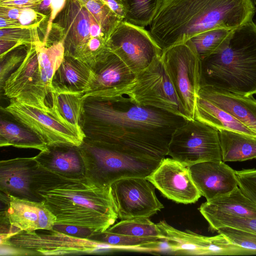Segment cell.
I'll return each mask as SVG.
<instances>
[{"mask_svg":"<svg viewBox=\"0 0 256 256\" xmlns=\"http://www.w3.org/2000/svg\"><path fill=\"white\" fill-rule=\"evenodd\" d=\"M26 52L20 49L8 54L0 59V86L2 90L4 82L8 78L20 65L24 60Z\"/></svg>","mask_w":256,"mask_h":256,"instance_id":"d590c367","label":"cell"},{"mask_svg":"<svg viewBox=\"0 0 256 256\" xmlns=\"http://www.w3.org/2000/svg\"><path fill=\"white\" fill-rule=\"evenodd\" d=\"M146 178L164 196L177 203H194L202 196L188 167L172 158H164Z\"/></svg>","mask_w":256,"mask_h":256,"instance_id":"9a60e30c","label":"cell"},{"mask_svg":"<svg viewBox=\"0 0 256 256\" xmlns=\"http://www.w3.org/2000/svg\"><path fill=\"white\" fill-rule=\"evenodd\" d=\"M53 229L69 235L82 238H89L94 233L90 229L72 225L55 224Z\"/></svg>","mask_w":256,"mask_h":256,"instance_id":"74e56055","label":"cell"},{"mask_svg":"<svg viewBox=\"0 0 256 256\" xmlns=\"http://www.w3.org/2000/svg\"><path fill=\"white\" fill-rule=\"evenodd\" d=\"M2 111L36 134L48 146H80L85 136L64 125L50 114L14 99Z\"/></svg>","mask_w":256,"mask_h":256,"instance_id":"7c38bea8","label":"cell"},{"mask_svg":"<svg viewBox=\"0 0 256 256\" xmlns=\"http://www.w3.org/2000/svg\"><path fill=\"white\" fill-rule=\"evenodd\" d=\"M94 70L90 88L83 95L84 100L105 99L125 94L135 81L136 74L111 51Z\"/></svg>","mask_w":256,"mask_h":256,"instance_id":"2e32d148","label":"cell"},{"mask_svg":"<svg viewBox=\"0 0 256 256\" xmlns=\"http://www.w3.org/2000/svg\"><path fill=\"white\" fill-rule=\"evenodd\" d=\"M236 174L238 188L256 204V169L236 170Z\"/></svg>","mask_w":256,"mask_h":256,"instance_id":"8d00e7d4","label":"cell"},{"mask_svg":"<svg viewBox=\"0 0 256 256\" xmlns=\"http://www.w3.org/2000/svg\"><path fill=\"white\" fill-rule=\"evenodd\" d=\"M88 238L101 242L111 250H121L144 252L160 251L164 240L153 238H138L110 232L107 230L95 232Z\"/></svg>","mask_w":256,"mask_h":256,"instance_id":"4316f807","label":"cell"},{"mask_svg":"<svg viewBox=\"0 0 256 256\" xmlns=\"http://www.w3.org/2000/svg\"><path fill=\"white\" fill-rule=\"evenodd\" d=\"M216 232L232 244L252 250L256 254V234L227 226L219 228Z\"/></svg>","mask_w":256,"mask_h":256,"instance_id":"e575fe53","label":"cell"},{"mask_svg":"<svg viewBox=\"0 0 256 256\" xmlns=\"http://www.w3.org/2000/svg\"><path fill=\"white\" fill-rule=\"evenodd\" d=\"M32 188L56 218V223L103 232L118 218L110 186L98 185L86 177L62 176L38 164Z\"/></svg>","mask_w":256,"mask_h":256,"instance_id":"7a4b0ae2","label":"cell"},{"mask_svg":"<svg viewBox=\"0 0 256 256\" xmlns=\"http://www.w3.org/2000/svg\"><path fill=\"white\" fill-rule=\"evenodd\" d=\"M210 230L216 231L223 226H230L256 234V218L222 216L206 220Z\"/></svg>","mask_w":256,"mask_h":256,"instance_id":"836d02e7","label":"cell"},{"mask_svg":"<svg viewBox=\"0 0 256 256\" xmlns=\"http://www.w3.org/2000/svg\"><path fill=\"white\" fill-rule=\"evenodd\" d=\"M198 96L228 112L256 134V100L210 86H201Z\"/></svg>","mask_w":256,"mask_h":256,"instance_id":"d6986e66","label":"cell"},{"mask_svg":"<svg viewBox=\"0 0 256 256\" xmlns=\"http://www.w3.org/2000/svg\"><path fill=\"white\" fill-rule=\"evenodd\" d=\"M62 42L64 55L86 64L93 70L110 52L102 28L79 0H66L54 20L52 30Z\"/></svg>","mask_w":256,"mask_h":256,"instance_id":"5b68a950","label":"cell"},{"mask_svg":"<svg viewBox=\"0 0 256 256\" xmlns=\"http://www.w3.org/2000/svg\"><path fill=\"white\" fill-rule=\"evenodd\" d=\"M120 18L124 20L126 14L125 0H101Z\"/></svg>","mask_w":256,"mask_h":256,"instance_id":"60d3db41","label":"cell"},{"mask_svg":"<svg viewBox=\"0 0 256 256\" xmlns=\"http://www.w3.org/2000/svg\"><path fill=\"white\" fill-rule=\"evenodd\" d=\"M94 77V70L91 67L72 56L64 55L52 80L53 91L84 94L90 89Z\"/></svg>","mask_w":256,"mask_h":256,"instance_id":"44dd1931","label":"cell"},{"mask_svg":"<svg viewBox=\"0 0 256 256\" xmlns=\"http://www.w3.org/2000/svg\"><path fill=\"white\" fill-rule=\"evenodd\" d=\"M34 157L40 166L62 176L74 178L86 177L79 146H48L47 150L40 152Z\"/></svg>","mask_w":256,"mask_h":256,"instance_id":"ffe728a7","label":"cell"},{"mask_svg":"<svg viewBox=\"0 0 256 256\" xmlns=\"http://www.w3.org/2000/svg\"><path fill=\"white\" fill-rule=\"evenodd\" d=\"M96 19L108 40L123 21L101 0H79Z\"/></svg>","mask_w":256,"mask_h":256,"instance_id":"f546056e","label":"cell"},{"mask_svg":"<svg viewBox=\"0 0 256 256\" xmlns=\"http://www.w3.org/2000/svg\"><path fill=\"white\" fill-rule=\"evenodd\" d=\"M110 188L118 218L122 220L150 218L164 208L156 196L155 186L146 178H122Z\"/></svg>","mask_w":256,"mask_h":256,"instance_id":"4fadbf2b","label":"cell"},{"mask_svg":"<svg viewBox=\"0 0 256 256\" xmlns=\"http://www.w3.org/2000/svg\"><path fill=\"white\" fill-rule=\"evenodd\" d=\"M78 92L53 91L50 114L60 122L85 136L81 127L84 99Z\"/></svg>","mask_w":256,"mask_h":256,"instance_id":"603a6c76","label":"cell"},{"mask_svg":"<svg viewBox=\"0 0 256 256\" xmlns=\"http://www.w3.org/2000/svg\"><path fill=\"white\" fill-rule=\"evenodd\" d=\"M162 0H125L124 20L144 28L151 24Z\"/></svg>","mask_w":256,"mask_h":256,"instance_id":"f1b7e54d","label":"cell"},{"mask_svg":"<svg viewBox=\"0 0 256 256\" xmlns=\"http://www.w3.org/2000/svg\"><path fill=\"white\" fill-rule=\"evenodd\" d=\"M0 146L22 148H33L45 152L47 145L34 132L15 120L1 118L0 120Z\"/></svg>","mask_w":256,"mask_h":256,"instance_id":"484cf974","label":"cell"},{"mask_svg":"<svg viewBox=\"0 0 256 256\" xmlns=\"http://www.w3.org/2000/svg\"><path fill=\"white\" fill-rule=\"evenodd\" d=\"M0 17L17 20L28 28H38L48 16L30 8H16L0 6Z\"/></svg>","mask_w":256,"mask_h":256,"instance_id":"1f68e13d","label":"cell"},{"mask_svg":"<svg viewBox=\"0 0 256 256\" xmlns=\"http://www.w3.org/2000/svg\"><path fill=\"white\" fill-rule=\"evenodd\" d=\"M255 12L251 0H162L149 32L163 52L206 31L234 30Z\"/></svg>","mask_w":256,"mask_h":256,"instance_id":"3957f363","label":"cell"},{"mask_svg":"<svg viewBox=\"0 0 256 256\" xmlns=\"http://www.w3.org/2000/svg\"><path fill=\"white\" fill-rule=\"evenodd\" d=\"M146 217L123 220L106 230L110 232L138 238H153L164 240L163 233L157 224Z\"/></svg>","mask_w":256,"mask_h":256,"instance_id":"83f0119b","label":"cell"},{"mask_svg":"<svg viewBox=\"0 0 256 256\" xmlns=\"http://www.w3.org/2000/svg\"><path fill=\"white\" fill-rule=\"evenodd\" d=\"M251 0L254 6L256 12V0Z\"/></svg>","mask_w":256,"mask_h":256,"instance_id":"7bdbcfd3","label":"cell"},{"mask_svg":"<svg viewBox=\"0 0 256 256\" xmlns=\"http://www.w3.org/2000/svg\"><path fill=\"white\" fill-rule=\"evenodd\" d=\"M168 156L186 166L222 160L218 131L196 119L186 120L172 132Z\"/></svg>","mask_w":256,"mask_h":256,"instance_id":"ba28073f","label":"cell"},{"mask_svg":"<svg viewBox=\"0 0 256 256\" xmlns=\"http://www.w3.org/2000/svg\"><path fill=\"white\" fill-rule=\"evenodd\" d=\"M109 50L135 74L147 68L162 51L144 28L122 21L110 36Z\"/></svg>","mask_w":256,"mask_h":256,"instance_id":"8fae6325","label":"cell"},{"mask_svg":"<svg viewBox=\"0 0 256 256\" xmlns=\"http://www.w3.org/2000/svg\"><path fill=\"white\" fill-rule=\"evenodd\" d=\"M222 160L242 162L256 158V138L234 131H218Z\"/></svg>","mask_w":256,"mask_h":256,"instance_id":"d4e9b609","label":"cell"},{"mask_svg":"<svg viewBox=\"0 0 256 256\" xmlns=\"http://www.w3.org/2000/svg\"><path fill=\"white\" fill-rule=\"evenodd\" d=\"M0 218L9 224L8 235L2 242L22 231L53 229L56 218L42 202L21 199L0 192Z\"/></svg>","mask_w":256,"mask_h":256,"instance_id":"5bb4252c","label":"cell"},{"mask_svg":"<svg viewBox=\"0 0 256 256\" xmlns=\"http://www.w3.org/2000/svg\"><path fill=\"white\" fill-rule=\"evenodd\" d=\"M194 119L203 122L218 131H234L256 138V134L234 117L208 100L197 96Z\"/></svg>","mask_w":256,"mask_h":256,"instance_id":"cb8c5ba5","label":"cell"},{"mask_svg":"<svg viewBox=\"0 0 256 256\" xmlns=\"http://www.w3.org/2000/svg\"><path fill=\"white\" fill-rule=\"evenodd\" d=\"M4 28H28L22 25L17 20L0 17V29Z\"/></svg>","mask_w":256,"mask_h":256,"instance_id":"b9f144b4","label":"cell"},{"mask_svg":"<svg viewBox=\"0 0 256 256\" xmlns=\"http://www.w3.org/2000/svg\"><path fill=\"white\" fill-rule=\"evenodd\" d=\"M187 120L138 104L126 94L84 100L81 127L85 138L120 151L162 161L174 131Z\"/></svg>","mask_w":256,"mask_h":256,"instance_id":"6da1fadb","label":"cell"},{"mask_svg":"<svg viewBox=\"0 0 256 256\" xmlns=\"http://www.w3.org/2000/svg\"><path fill=\"white\" fill-rule=\"evenodd\" d=\"M44 0H0V6L30 8L38 11V8Z\"/></svg>","mask_w":256,"mask_h":256,"instance_id":"ab89813d","label":"cell"},{"mask_svg":"<svg viewBox=\"0 0 256 256\" xmlns=\"http://www.w3.org/2000/svg\"><path fill=\"white\" fill-rule=\"evenodd\" d=\"M38 164L35 157L16 158L0 162V190L7 195L40 202L32 188Z\"/></svg>","mask_w":256,"mask_h":256,"instance_id":"ac0fdd59","label":"cell"},{"mask_svg":"<svg viewBox=\"0 0 256 256\" xmlns=\"http://www.w3.org/2000/svg\"><path fill=\"white\" fill-rule=\"evenodd\" d=\"M66 0H52L50 4V18L47 24L46 34L42 40L47 45L49 35L52 28V22L60 12L64 8Z\"/></svg>","mask_w":256,"mask_h":256,"instance_id":"f35d334b","label":"cell"},{"mask_svg":"<svg viewBox=\"0 0 256 256\" xmlns=\"http://www.w3.org/2000/svg\"><path fill=\"white\" fill-rule=\"evenodd\" d=\"M188 168L194 182L207 201L238 187L236 170L222 160L202 162Z\"/></svg>","mask_w":256,"mask_h":256,"instance_id":"e0dca14e","label":"cell"},{"mask_svg":"<svg viewBox=\"0 0 256 256\" xmlns=\"http://www.w3.org/2000/svg\"><path fill=\"white\" fill-rule=\"evenodd\" d=\"M198 210L206 220L222 216L256 218V204L238 186L229 194L206 200Z\"/></svg>","mask_w":256,"mask_h":256,"instance_id":"7402d4cb","label":"cell"},{"mask_svg":"<svg viewBox=\"0 0 256 256\" xmlns=\"http://www.w3.org/2000/svg\"><path fill=\"white\" fill-rule=\"evenodd\" d=\"M40 39L38 28L0 29V40L14 42L18 47H28Z\"/></svg>","mask_w":256,"mask_h":256,"instance_id":"d6a6232c","label":"cell"},{"mask_svg":"<svg viewBox=\"0 0 256 256\" xmlns=\"http://www.w3.org/2000/svg\"><path fill=\"white\" fill-rule=\"evenodd\" d=\"M162 56V55H161ZM161 56L136 74L125 94L139 104L154 107L192 120L181 103L168 74Z\"/></svg>","mask_w":256,"mask_h":256,"instance_id":"9c48e42d","label":"cell"},{"mask_svg":"<svg viewBox=\"0 0 256 256\" xmlns=\"http://www.w3.org/2000/svg\"><path fill=\"white\" fill-rule=\"evenodd\" d=\"M54 73L53 66L38 58L35 45L32 44L26 47L24 60L8 78L2 90L10 99L46 110L47 98L53 90Z\"/></svg>","mask_w":256,"mask_h":256,"instance_id":"8992f818","label":"cell"},{"mask_svg":"<svg viewBox=\"0 0 256 256\" xmlns=\"http://www.w3.org/2000/svg\"><path fill=\"white\" fill-rule=\"evenodd\" d=\"M231 30L216 28L202 32L190 40L195 46L200 59L216 51L224 42Z\"/></svg>","mask_w":256,"mask_h":256,"instance_id":"4dcf8cb0","label":"cell"},{"mask_svg":"<svg viewBox=\"0 0 256 256\" xmlns=\"http://www.w3.org/2000/svg\"><path fill=\"white\" fill-rule=\"evenodd\" d=\"M22 231L0 242L9 254L60 256L90 254L110 250L104 244L88 238L69 235L56 230Z\"/></svg>","mask_w":256,"mask_h":256,"instance_id":"52a82bcc","label":"cell"},{"mask_svg":"<svg viewBox=\"0 0 256 256\" xmlns=\"http://www.w3.org/2000/svg\"><path fill=\"white\" fill-rule=\"evenodd\" d=\"M176 93L190 119L200 88V59L188 40L164 50L161 56Z\"/></svg>","mask_w":256,"mask_h":256,"instance_id":"30bf717a","label":"cell"},{"mask_svg":"<svg viewBox=\"0 0 256 256\" xmlns=\"http://www.w3.org/2000/svg\"><path fill=\"white\" fill-rule=\"evenodd\" d=\"M245 96L256 94V23L230 30L220 47L200 59V86Z\"/></svg>","mask_w":256,"mask_h":256,"instance_id":"277c9868","label":"cell"}]
</instances>
